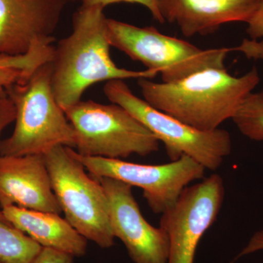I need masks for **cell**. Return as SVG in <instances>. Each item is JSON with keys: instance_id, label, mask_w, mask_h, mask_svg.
Wrapping results in <instances>:
<instances>
[{"instance_id": "1", "label": "cell", "mask_w": 263, "mask_h": 263, "mask_svg": "<svg viewBox=\"0 0 263 263\" xmlns=\"http://www.w3.org/2000/svg\"><path fill=\"white\" fill-rule=\"evenodd\" d=\"M101 6L81 5L72 16V32L53 47L51 88L59 105L66 108L81 101L97 83L129 79H154L157 73L116 65L110 53L108 18Z\"/></svg>"}, {"instance_id": "2", "label": "cell", "mask_w": 263, "mask_h": 263, "mask_svg": "<svg viewBox=\"0 0 263 263\" xmlns=\"http://www.w3.org/2000/svg\"><path fill=\"white\" fill-rule=\"evenodd\" d=\"M138 80L143 100L152 107L199 130L213 131L233 119L260 76L255 67L238 77L226 68H210L177 82Z\"/></svg>"}, {"instance_id": "3", "label": "cell", "mask_w": 263, "mask_h": 263, "mask_svg": "<svg viewBox=\"0 0 263 263\" xmlns=\"http://www.w3.org/2000/svg\"><path fill=\"white\" fill-rule=\"evenodd\" d=\"M51 64L46 62L9 88L14 104L15 127L0 141V155H44L57 146L75 148L73 127L51 88Z\"/></svg>"}, {"instance_id": "4", "label": "cell", "mask_w": 263, "mask_h": 263, "mask_svg": "<svg viewBox=\"0 0 263 263\" xmlns=\"http://www.w3.org/2000/svg\"><path fill=\"white\" fill-rule=\"evenodd\" d=\"M110 46L160 74L163 83H174L205 69L226 68L224 62L237 48L202 49L179 38L162 34L155 27H140L108 18Z\"/></svg>"}, {"instance_id": "5", "label": "cell", "mask_w": 263, "mask_h": 263, "mask_svg": "<svg viewBox=\"0 0 263 263\" xmlns=\"http://www.w3.org/2000/svg\"><path fill=\"white\" fill-rule=\"evenodd\" d=\"M52 188L66 220L103 249L113 247L108 197L99 180L88 175L72 148L57 146L44 154Z\"/></svg>"}, {"instance_id": "6", "label": "cell", "mask_w": 263, "mask_h": 263, "mask_svg": "<svg viewBox=\"0 0 263 263\" xmlns=\"http://www.w3.org/2000/svg\"><path fill=\"white\" fill-rule=\"evenodd\" d=\"M73 127V149L86 157L124 160L158 152L159 140L120 105L80 101L64 110Z\"/></svg>"}, {"instance_id": "7", "label": "cell", "mask_w": 263, "mask_h": 263, "mask_svg": "<svg viewBox=\"0 0 263 263\" xmlns=\"http://www.w3.org/2000/svg\"><path fill=\"white\" fill-rule=\"evenodd\" d=\"M103 91L110 102L127 110L163 143L171 161L186 155L214 171L231 153V136L226 129H195L138 98L124 80L108 81Z\"/></svg>"}, {"instance_id": "8", "label": "cell", "mask_w": 263, "mask_h": 263, "mask_svg": "<svg viewBox=\"0 0 263 263\" xmlns=\"http://www.w3.org/2000/svg\"><path fill=\"white\" fill-rule=\"evenodd\" d=\"M72 152L92 176L119 180L142 189L148 206L155 214H162L171 209L190 183L205 178L206 170L186 155L168 163L151 165L86 157L79 155L73 148Z\"/></svg>"}, {"instance_id": "9", "label": "cell", "mask_w": 263, "mask_h": 263, "mask_svg": "<svg viewBox=\"0 0 263 263\" xmlns=\"http://www.w3.org/2000/svg\"><path fill=\"white\" fill-rule=\"evenodd\" d=\"M226 189L220 175L212 174L187 186L162 214L160 226L169 239L167 263H194L202 237L215 222Z\"/></svg>"}, {"instance_id": "10", "label": "cell", "mask_w": 263, "mask_h": 263, "mask_svg": "<svg viewBox=\"0 0 263 263\" xmlns=\"http://www.w3.org/2000/svg\"><path fill=\"white\" fill-rule=\"evenodd\" d=\"M96 178L108 197L114 237L125 246L132 260L135 263H167V233L161 227L152 226L143 217L133 196V186L110 178Z\"/></svg>"}, {"instance_id": "11", "label": "cell", "mask_w": 263, "mask_h": 263, "mask_svg": "<svg viewBox=\"0 0 263 263\" xmlns=\"http://www.w3.org/2000/svg\"><path fill=\"white\" fill-rule=\"evenodd\" d=\"M69 0H0V55L50 46Z\"/></svg>"}, {"instance_id": "12", "label": "cell", "mask_w": 263, "mask_h": 263, "mask_svg": "<svg viewBox=\"0 0 263 263\" xmlns=\"http://www.w3.org/2000/svg\"><path fill=\"white\" fill-rule=\"evenodd\" d=\"M8 206L61 214L44 155H0V207Z\"/></svg>"}, {"instance_id": "13", "label": "cell", "mask_w": 263, "mask_h": 263, "mask_svg": "<svg viewBox=\"0 0 263 263\" xmlns=\"http://www.w3.org/2000/svg\"><path fill=\"white\" fill-rule=\"evenodd\" d=\"M261 0H157L165 22L179 26L187 37L208 35L223 24L248 23Z\"/></svg>"}, {"instance_id": "14", "label": "cell", "mask_w": 263, "mask_h": 263, "mask_svg": "<svg viewBox=\"0 0 263 263\" xmlns=\"http://www.w3.org/2000/svg\"><path fill=\"white\" fill-rule=\"evenodd\" d=\"M12 226L30 237L42 247L57 249L73 257H82L87 239L60 214L8 206L1 210Z\"/></svg>"}, {"instance_id": "15", "label": "cell", "mask_w": 263, "mask_h": 263, "mask_svg": "<svg viewBox=\"0 0 263 263\" xmlns=\"http://www.w3.org/2000/svg\"><path fill=\"white\" fill-rule=\"evenodd\" d=\"M43 247L0 218V263H33Z\"/></svg>"}, {"instance_id": "16", "label": "cell", "mask_w": 263, "mask_h": 263, "mask_svg": "<svg viewBox=\"0 0 263 263\" xmlns=\"http://www.w3.org/2000/svg\"><path fill=\"white\" fill-rule=\"evenodd\" d=\"M232 120L243 136L263 141V89L251 93Z\"/></svg>"}, {"instance_id": "17", "label": "cell", "mask_w": 263, "mask_h": 263, "mask_svg": "<svg viewBox=\"0 0 263 263\" xmlns=\"http://www.w3.org/2000/svg\"><path fill=\"white\" fill-rule=\"evenodd\" d=\"M70 2H76L81 3L83 6H101L105 8L110 5L119 3H136L146 7L149 10L153 18L159 23L164 24L165 22L163 17L161 15L157 0H69Z\"/></svg>"}, {"instance_id": "18", "label": "cell", "mask_w": 263, "mask_h": 263, "mask_svg": "<svg viewBox=\"0 0 263 263\" xmlns=\"http://www.w3.org/2000/svg\"><path fill=\"white\" fill-rule=\"evenodd\" d=\"M23 77L22 71L10 67L0 56V97L8 96L7 91Z\"/></svg>"}, {"instance_id": "19", "label": "cell", "mask_w": 263, "mask_h": 263, "mask_svg": "<svg viewBox=\"0 0 263 263\" xmlns=\"http://www.w3.org/2000/svg\"><path fill=\"white\" fill-rule=\"evenodd\" d=\"M15 108L13 101L8 96L0 97V136L5 128L15 122ZM0 218L5 219L1 211Z\"/></svg>"}, {"instance_id": "20", "label": "cell", "mask_w": 263, "mask_h": 263, "mask_svg": "<svg viewBox=\"0 0 263 263\" xmlns=\"http://www.w3.org/2000/svg\"><path fill=\"white\" fill-rule=\"evenodd\" d=\"M74 257L57 249L43 247L33 263H73Z\"/></svg>"}, {"instance_id": "21", "label": "cell", "mask_w": 263, "mask_h": 263, "mask_svg": "<svg viewBox=\"0 0 263 263\" xmlns=\"http://www.w3.org/2000/svg\"><path fill=\"white\" fill-rule=\"evenodd\" d=\"M247 24V32L249 37L254 41L263 37V0H261L257 10Z\"/></svg>"}, {"instance_id": "22", "label": "cell", "mask_w": 263, "mask_h": 263, "mask_svg": "<svg viewBox=\"0 0 263 263\" xmlns=\"http://www.w3.org/2000/svg\"><path fill=\"white\" fill-rule=\"evenodd\" d=\"M263 250V230H259V231L254 233L250 239L249 240L247 245L241 249V251L235 256L234 259H233L230 263H235L238 259L248 256L249 254L255 253V252H259Z\"/></svg>"}]
</instances>
